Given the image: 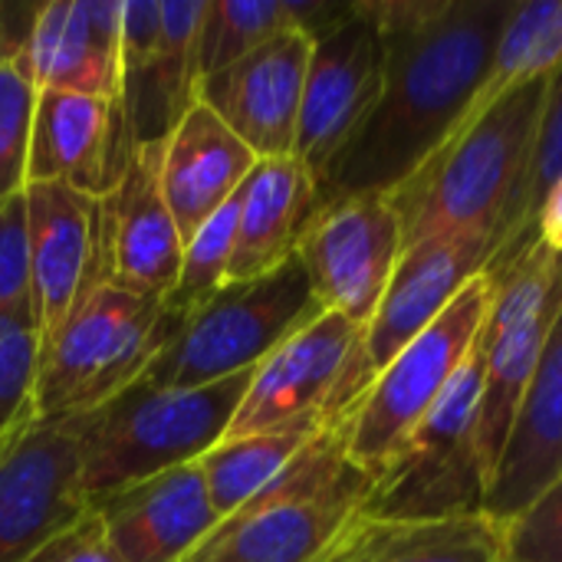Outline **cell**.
<instances>
[{"label": "cell", "instance_id": "f546056e", "mask_svg": "<svg viewBox=\"0 0 562 562\" xmlns=\"http://www.w3.org/2000/svg\"><path fill=\"white\" fill-rule=\"evenodd\" d=\"M40 326L33 303L0 310V445L36 422Z\"/></svg>", "mask_w": 562, "mask_h": 562}, {"label": "cell", "instance_id": "6da1fadb", "mask_svg": "<svg viewBox=\"0 0 562 562\" xmlns=\"http://www.w3.org/2000/svg\"><path fill=\"white\" fill-rule=\"evenodd\" d=\"M385 43L375 109L316 178L319 207L398 191L464 122L517 0H359Z\"/></svg>", "mask_w": 562, "mask_h": 562}, {"label": "cell", "instance_id": "4fadbf2b", "mask_svg": "<svg viewBox=\"0 0 562 562\" xmlns=\"http://www.w3.org/2000/svg\"><path fill=\"white\" fill-rule=\"evenodd\" d=\"M402 221L389 194H366L319 207L300 260L326 313L369 326L402 260Z\"/></svg>", "mask_w": 562, "mask_h": 562}, {"label": "cell", "instance_id": "836d02e7", "mask_svg": "<svg viewBox=\"0 0 562 562\" xmlns=\"http://www.w3.org/2000/svg\"><path fill=\"white\" fill-rule=\"evenodd\" d=\"M30 300L26 267V201L23 194L0 204V310Z\"/></svg>", "mask_w": 562, "mask_h": 562}, {"label": "cell", "instance_id": "e0dca14e", "mask_svg": "<svg viewBox=\"0 0 562 562\" xmlns=\"http://www.w3.org/2000/svg\"><path fill=\"white\" fill-rule=\"evenodd\" d=\"M310 53L313 40L293 26L234 66L201 79L194 102L207 105L257 161L293 158Z\"/></svg>", "mask_w": 562, "mask_h": 562}, {"label": "cell", "instance_id": "277c9868", "mask_svg": "<svg viewBox=\"0 0 562 562\" xmlns=\"http://www.w3.org/2000/svg\"><path fill=\"white\" fill-rule=\"evenodd\" d=\"M372 481L349 461L342 425H329L181 562H316L362 510Z\"/></svg>", "mask_w": 562, "mask_h": 562}, {"label": "cell", "instance_id": "44dd1931", "mask_svg": "<svg viewBox=\"0 0 562 562\" xmlns=\"http://www.w3.org/2000/svg\"><path fill=\"white\" fill-rule=\"evenodd\" d=\"M122 0H46L30 30L40 89L92 99L122 95Z\"/></svg>", "mask_w": 562, "mask_h": 562}, {"label": "cell", "instance_id": "5b68a950", "mask_svg": "<svg viewBox=\"0 0 562 562\" xmlns=\"http://www.w3.org/2000/svg\"><path fill=\"white\" fill-rule=\"evenodd\" d=\"M171 333L158 296L95 283L40 349L36 418L72 422L102 408L145 375Z\"/></svg>", "mask_w": 562, "mask_h": 562}, {"label": "cell", "instance_id": "ac0fdd59", "mask_svg": "<svg viewBox=\"0 0 562 562\" xmlns=\"http://www.w3.org/2000/svg\"><path fill=\"white\" fill-rule=\"evenodd\" d=\"M132 151L119 99L40 89L26 184H66L89 198H109Z\"/></svg>", "mask_w": 562, "mask_h": 562}, {"label": "cell", "instance_id": "f1b7e54d", "mask_svg": "<svg viewBox=\"0 0 562 562\" xmlns=\"http://www.w3.org/2000/svg\"><path fill=\"white\" fill-rule=\"evenodd\" d=\"M293 26V0H207L198 33V82L234 66Z\"/></svg>", "mask_w": 562, "mask_h": 562}, {"label": "cell", "instance_id": "83f0119b", "mask_svg": "<svg viewBox=\"0 0 562 562\" xmlns=\"http://www.w3.org/2000/svg\"><path fill=\"white\" fill-rule=\"evenodd\" d=\"M323 428H286V431H263L250 438H234L214 445L198 468L204 474L211 504L221 520L234 517L244 504H250Z\"/></svg>", "mask_w": 562, "mask_h": 562}, {"label": "cell", "instance_id": "8992f818", "mask_svg": "<svg viewBox=\"0 0 562 562\" xmlns=\"http://www.w3.org/2000/svg\"><path fill=\"white\" fill-rule=\"evenodd\" d=\"M326 313L300 257L273 273L224 283L207 303L178 323L138 382L161 389H201L254 372L277 346Z\"/></svg>", "mask_w": 562, "mask_h": 562}, {"label": "cell", "instance_id": "1f68e13d", "mask_svg": "<svg viewBox=\"0 0 562 562\" xmlns=\"http://www.w3.org/2000/svg\"><path fill=\"white\" fill-rule=\"evenodd\" d=\"M560 178H562V63L553 69V76H550V82H547L543 115H540V128H537V148H533L530 175H527V188H524V224H520V234H517V240H514L507 250H501V254L491 260L487 273H491V270H497V267H504V263H510V260L520 254V247H524V240H527V234H530V227H533V221H537V214H540V207H543V201H547V194L560 184Z\"/></svg>", "mask_w": 562, "mask_h": 562}, {"label": "cell", "instance_id": "30bf717a", "mask_svg": "<svg viewBox=\"0 0 562 562\" xmlns=\"http://www.w3.org/2000/svg\"><path fill=\"white\" fill-rule=\"evenodd\" d=\"M362 326L339 313H319L250 375L224 441L286 428H329L359 402Z\"/></svg>", "mask_w": 562, "mask_h": 562}, {"label": "cell", "instance_id": "4316f807", "mask_svg": "<svg viewBox=\"0 0 562 562\" xmlns=\"http://www.w3.org/2000/svg\"><path fill=\"white\" fill-rule=\"evenodd\" d=\"M562 63V0H517L491 69L484 76V86L471 105V112L464 115V125H471L474 119H481L501 95H507L510 89L533 82V79H547L553 76V69Z\"/></svg>", "mask_w": 562, "mask_h": 562}, {"label": "cell", "instance_id": "5bb4252c", "mask_svg": "<svg viewBox=\"0 0 562 562\" xmlns=\"http://www.w3.org/2000/svg\"><path fill=\"white\" fill-rule=\"evenodd\" d=\"M86 514L72 422L36 418L0 445V562H30Z\"/></svg>", "mask_w": 562, "mask_h": 562}, {"label": "cell", "instance_id": "d6a6232c", "mask_svg": "<svg viewBox=\"0 0 562 562\" xmlns=\"http://www.w3.org/2000/svg\"><path fill=\"white\" fill-rule=\"evenodd\" d=\"M504 530V562H562V474Z\"/></svg>", "mask_w": 562, "mask_h": 562}, {"label": "cell", "instance_id": "484cf974", "mask_svg": "<svg viewBox=\"0 0 562 562\" xmlns=\"http://www.w3.org/2000/svg\"><path fill=\"white\" fill-rule=\"evenodd\" d=\"M40 3H0V204L26 191V158L40 86L30 69V30Z\"/></svg>", "mask_w": 562, "mask_h": 562}, {"label": "cell", "instance_id": "9c48e42d", "mask_svg": "<svg viewBox=\"0 0 562 562\" xmlns=\"http://www.w3.org/2000/svg\"><path fill=\"white\" fill-rule=\"evenodd\" d=\"M487 277L494 283V303L481 333L484 385L477 445L491 481L562 310V254L533 244Z\"/></svg>", "mask_w": 562, "mask_h": 562}, {"label": "cell", "instance_id": "d590c367", "mask_svg": "<svg viewBox=\"0 0 562 562\" xmlns=\"http://www.w3.org/2000/svg\"><path fill=\"white\" fill-rule=\"evenodd\" d=\"M533 244H540V247H547V250H553V254H562V178L560 184L547 194V201H543V207H540V214H537V221H533V227H530V234H527V240H524V247H520V254L524 250H530ZM517 254V257H520ZM514 257V260H517ZM507 267V263H504ZM501 270V267H497Z\"/></svg>", "mask_w": 562, "mask_h": 562}, {"label": "cell", "instance_id": "9a60e30c", "mask_svg": "<svg viewBox=\"0 0 562 562\" xmlns=\"http://www.w3.org/2000/svg\"><path fill=\"white\" fill-rule=\"evenodd\" d=\"M26 267L30 303L46 346L72 306L102 280L105 267V204L66 184H26ZM40 346V349H43Z\"/></svg>", "mask_w": 562, "mask_h": 562}, {"label": "cell", "instance_id": "2e32d148", "mask_svg": "<svg viewBox=\"0 0 562 562\" xmlns=\"http://www.w3.org/2000/svg\"><path fill=\"white\" fill-rule=\"evenodd\" d=\"M494 254H497L494 240L477 234L431 237L402 250V260L382 293V303L362 333V352H359L362 395L375 382V375L408 342H415L474 277L487 273Z\"/></svg>", "mask_w": 562, "mask_h": 562}, {"label": "cell", "instance_id": "52a82bcc", "mask_svg": "<svg viewBox=\"0 0 562 562\" xmlns=\"http://www.w3.org/2000/svg\"><path fill=\"white\" fill-rule=\"evenodd\" d=\"M484 359L481 339L431 415L415 428L405 448L372 481L362 517L372 520H461L481 517L487 504V471L477 445Z\"/></svg>", "mask_w": 562, "mask_h": 562}, {"label": "cell", "instance_id": "8fae6325", "mask_svg": "<svg viewBox=\"0 0 562 562\" xmlns=\"http://www.w3.org/2000/svg\"><path fill=\"white\" fill-rule=\"evenodd\" d=\"M207 0H125L122 112L132 145L165 142L198 89V33Z\"/></svg>", "mask_w": 562, "mask_h": 562}, {"label": "cell", "instance_id": "3957f363", "mask_svg": "<svg viewBox=\"0 0 562 562\" xmlns=\"http://www.w3.org/2000/svg\"><path fill=\"white\" fill-rule=\"evenodd\" d=\"M250 375L201 389L135 382L102 408L72 418L79 435V487L89 507L138 481L194 464L221 445Z\"/></svg>", "mask_w": 562, "mask_h": 562}, {"label": "cell", "instance_id": "7a4b0ae2", "mask_svg": "<svg viewBox=\"0 0 562 562\" xmlns=\"http://www.w3.org/2000/svg\"><path fill=\"white\" fill-rule=\"evenodd\" d=\"M547 82L550 76L501 95L389 194L405 247L431 237L477 234L491 237L501 254L517 240Z\"/></svg>", "mask_w": 562, "mask_h": 562}, {"label": "cell", "instance_id": "ffe728a7", "mask_svg": "<svg viewBox=\"0 0 562 562\" xmlns=\"http://www.w3.org/2000/svg\"><path fill=\"white\" fill-rule=\"evenodd\" d=\"M92 514L122 562H181L221 524L198 461L109 494Z\"/></svg>", "mask_w": 562, "mask_h": 562}, {"label": "cell", "instance_id": "7c38bea8", "mask_svg": "<svg viewBox=\"0 0 562 562\" xmlns=\"http://www.w3.org/2000/svg\"><path fill=\"white\" fill-rule=\"evenodd\" d=\"M385 82V43L369 13L352 10L313 40L293 158L319 178L375 109Z\"/></svg>", "mask_w": 562, "mask_h": 562}, {"label": "cell", "instance_id": "4dcf8cb0", "mask_svg": "<svg viewBox=\"0 0 562 562\" xmlns=\"http://www.w3.org/2000/svg\"><path fill=\"white\" fill-rule=\"evenodd\" d=\"M237 214H240V191L207 221L198 227V234L184 244L181 270L171 286V293L161 300L165 316L175 323L191 316L201 303H207L224 283H227V267H231V250H234V234H237Z\"/></svg>", "mask_w": 562, "mask_h": 562}, {"label": "cell", "instance_id": "603a6c76", "mask_svg": "<svg viewBox=\"0 0 562 562\" xmlns=\"http://www.w3.org/2000/svg\"><path fill=\"white\" fill-rule=\"evenodd\" d=\"M562 474V310L487 487L484 514L510 524Z\"/></svg>", "mask_w": 562, "mask_h": 562}, {"label": "cell", "instance_id": "d6986e66", "mask_svg": "<svg viewBox=\"0 0 562 562\" xmlns=\"http://www.w3.org/2000/svg\"><path fill=\"white\" fill-rule=\"evenodd\" d=\"M105 204L109 280L165 300L178 280L184 237L161 191V142L138 145Z\"/></svg>", "mask_w": 562, "mask_h": 562}, {"label": "cell", "instance_id": "7402d4cb", "mask_svg": "<svg viewBox=\"0 0 562 562\" xmlns=\"http://www.w3.org/2000/svg\"><path fill=\"white\" fill-rule=\"evenodd\" d=\"M257 155L201 102L161 142V191L184 244L247 181Z\"/></svg>", "mask_w": 562, "mask_h": 562}, {"label": "cell", "instance_id": "ba28073f", "mask_svg": "<svg viewBox=\"0 0 562 562\" xmlns=\"http://www.w3.org/2000/svg\"><path fill=\"white\" fill-rule=\"evenodd\" d=\"M491 303L494 283L487 273H481L415 342H408L375 375L366 395L342 418L346 454L356 468L379 477L385 464L405 448V441L431 415L438 398L474 352Z\"/></svg>", "mask_w": 562, "mask_h": 562}, {"label": "cell", "instance_id": "cb8c5ba5", "mask_svg": "<svg viewBox=\"0 0 562 562\" xmlns=\"http://www.w3.org/2000/svg\"><path fill=\"white\" fill-rule=\"evenodd\" d=\"M316 214V178L296 158L257 161L240 188V214L227 283L254 280L290 263L300 254V244Z\"/></svg>", "mask_w": 562, "mask_h": 562}, {"label": "cell", "instance_id": "d4e9b609", "mask_svg": "<svg viewBox=\"0 0 562 562\" xmlns=\"http://www.w3.org/2000/svg\"><path fill=\"white\" fill-rule=\"evenodd\" d=\"M316 562H504V530L487 514L428 524L356 514Z\"/></svg>", "mask_w": 562, "mask_h": 562}, {"label": "cell", "instance_id": "e575fe53", "mask_svg": "<svg viewBox=\"0 0 562 562\" xmlns=\"http://www.w3.org/2000/svg\"><path fill=\"white\" fill-rule=\"evenodd\" d=\"M30 562H122L119 553L112 550V543L105 540V530L99 524V517L89 514L72 524L66 533H59L56 540H49Z\"/></svg>", "mask_w": 562, "mask_h": 562}]
</instances>
